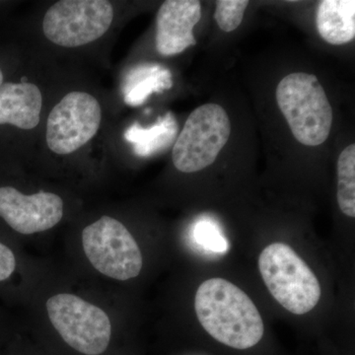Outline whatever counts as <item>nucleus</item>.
<instances>
[{
	"mask_svg": "<svg viewBox=\"0 0 355 355\" xmlns=\"http://www.w3.org/2000/svg\"><path fill=\"white\" fill-rule=\"evenodd\" d=\"M198 321L217 342L236 349H248L265 333L256 305L242 289L223 279L205 280L195 298Z\"/></svg>",
	"mask_w": 355,
	"mask_h": 355,
	"instance_id": "f257e3e1",
	"label": "nucleus"
},
{
	"mask_svg": "<svg viewBox=\"0 0 355 355\" xmlns=\"http://www.w3.org/2000/svg\"><path fill=\"white\" fill-rule=\"evenodd\" d=\"M277 101L294 137L301 144L318 146L328 139L333 109L314 74L297 72L284 77L277 85Z\"/></svg>",
	"mask_w": 355,
	"mask_h": 355,
	"instance_id": "f03ea898",
	"label": "nucleus"
},
{
	"mask_svg": "<svg viewBox=\"0 0 355 355\" xmlns=\"http://www.w3.org/2000/svg\"><path fill=\"white\" fill-rule=\"evenodd\" d=\"M259 270L268 291L284 309L304 315L316 307L321 286L315 273L292 248L273 243L263 250Z\"/></svg>",
	"mask_w": 355,
	"mask_h": 355,
	"instance_id": "7ed1b4c3",
	"label": "nucleus"
},
{
	"mask_svg": "<svg viewBox=\"0 0 355 355\" xmlns=\"http://www.w3.org/2000/svg\"><path fill=\"white\" fill-rule=\"evenodd\" d=\"M46 308L55 330L76 352L99 355L108 349L113 327L99 306L76 294L62 292L49 298Z\"/></svg>",
	"mask_w": 355,
	"mask_h": 355,
	"instance_id": "20e7f679",
	"label": "nucleus"
},
{
	"mask_svg": "<svg viewBox=\"0 0 355 355\" xmlns=\"http://www.w3.org/2000/svg\"><path fill=\"white\" fill-rule=\"evenodd\" d=\"M86 258L97 272L120 282L135 279L141 272L144 257L128 228L110 216H102L83 231Z\"/></svg>",
	"mask_w": 355,
	"mask_h": 355,
	"instance_id": "39448f33",
	"label": "nucleus"
},
{
	"mask_svg": "<svg viewBox=\"0 0 355 355\" xmlns=\"http://www.w3.org/2000/svg\"><path fill=\"white\" fill-rule=\"evenodd\" d=\"M230 135L225 110L217 104L198 107L189 116L173 147L175 167L183 173L202 171L214 164Z\"/></svg>",
	"mask_w": 355,
	"mask_h": 355,
	"instance_id": "423d86ee",
	"label": "nucleus"
},
{
	"mask_svg": "<svg viewBox=\"0 0 355 355\" xmlns=\"http://www.w3.org/2000/svg\"><path fill=\"white\" fill-rule=\"evenodd\" d=\"M114 19L111 2L62 0L51 6L43 20V31L53 44L76 48L92 43L108 31Z\"/></svg>",
	"mask_w": 355,
	"mask_h": 355,
	"instance_id": "0eeeda50",
	"label": "nucleus"
},
{
	"mask_svg": "<svg viewBox=\"0 0 355 355\" xmlns=\"http://www.w3.org/2000/svg\"><path fill=\"white\" fill-rule=\"evenodd\" d=\"M101 121V106L95 97L81 91L70 92L51 110L46 144L60 155L76 153L95 137Z\"/></svg>",
	"mask_w": 355,
	"mask_h": 355,
	"instance_id": "6e6552de",
	"label": "nucleus"
},
{
	"mask_svg": "<svg viewBox=\"0 0 355 355\" xmlns=\"http://www.w3.org/2000/svg\"><path fill=\"white\" fill-rule=\"evenodd\" d=\"M64 200L57 193H21L13 187L0 188V218L15 232L32 235L57 226L64 217Z\"/></svg>",
	"mask_w": 355,
	"mask_h": 355,
	"instance_id": "1a4fd4ad",
	"label": "nucleus"
},
{
	"mask_svg": "<svg viewBox=\"0 0 355 355\" xmlns=\"http://www.w3.org/2000/svg\"><path fill=\"white\" fill-rule=\"evenodd\" d=\"M202 18L198 0H167L156 17V49L163 57L179 55L197 44L193 28Z\"/></svg>",
	"mask_w": 355,
	"mask_h": 355,
	"instance_id": "9d476101",
	"label": "nucleus"
},
{
	"mask_svg": "<svg viewBox=\"0 0 355 355\" xmlns=\"http://www.w3.org/2000/svg\"><path fill=\"white\" fill-rule=\"evenodd\" d=\"M43 97L38 86L29 83L0 85V125L32 130L40 123Z\"/></svg>",
	"mask_w": 355,
	"mask_h": 355,
	"instance_id": "9b49d317",
	"label": "nucleus"
},
{
	"mask_svg": "<svg viewBox=\"0 0 355 355\" xmlns=\"http://www.w3.org/2000/svg\"><path fill=\"white\" fill-rule=\"evenodd\" d=\"M320 36L331 44H345L355 38L354 0H323L317 11Z\"/></svg>",
	"mask_w": 355,
	"mask_h": 355,
	"instance_id": "f8f14e48",
	"label": "nucleus"
},
{
	"mask_svg": "<svg viewBox=\"0 0 355 355\" xmlns=\"http://www.w3.org/2000/svg\"><path fill=\"white\" fill-rule=\"evenodd\" d=\"M178 123L174 114L167 113L148 128H144L139 123H133L125 133V139L133 146L137 155L149 157L163 153L172 146L177 139Z\"/></svg>",
	"mask_w": 355,
	"mask_h": 355,
	"instance_id": "ddd939ff",
	"label": "nucleus"
},
{
	"mask_svg": "<svg viewBox=\"0 0 355 355\" xmlns=\"http://www.w3.org/2000/svg\"><path fill=\"white\" fill-rule=\"evenodd\" d=\"M171 72L161 65L144 64L128 74L123 86L125 102L132 107L140 106L153 93L172 87Z\"/></svg>",
	"mask_w": 355,
	"mask_h": 355,
	"instance_id": "4468645a",
	"label": "nucleus"
},
{
	"mask_svg": "<svg viewBox=\"0 0 355 355\" xmlns=\"http://www.w3.org/2000/svg\"><path fill=\"white\" fill-rule=\"evenodd\" d=\"M338 202L343 214L355 216V146L343 149L338 160Z\"/></svg>",
	"mask_w": 355,
	"mask_h": 355,
	"instance_id": "2eb2a0df",
	"label": "nucleus"
},
{
	"mask_svg": "<svg viewBox=\"0 0 355 355\" xmlns=\"http://www.w3.org/2000/svg\"><path fill=\"white\" fill-rule=\"evenodd\" d=\"M248 0H219L214 13L216 23L224 32H233L241 25Z\"/></svg>",
	"mask_w": 355,
	"mask_h": 355,
	"instance_id": "dca6fc26",
	"label": "nucleus"
},
{
	"mask_svg": "<svg viewBox=\"0 0 355 355\" xmlns=\"http://www.w3.org/2000/svg\"><path fill=\"white\" fill-rule=\"evenodd\" d=\"M195 237L198 244L214 252H222L227 250L226 240L222 237L214 224L207 221L198 223L195 229Z\"/></svg>",
	"mask_w": 355,
	"mask_h": 355,
	"instance_id": "f3484780",
	"label": "nucleus"
},
{
	"mask_svg": "<svg viewBox=\"0 0 355 355\" xmlns=\"http://www.w3.org/2000/svg\"><path fill=\"white\" fill-rule=\"evenodd\" d=\"M17 268L18 261L15 252L6 243L0 241V284L12 279Z\"/></svg>",
	"mask_w": 355,
	"mask_h": 355,
	"instance_id": "a211bd4d",
	"label": "nucleus"
},
{
	"mask_svg": "<svg viewBox=\"0 0 355 355\" xmlns=\"http://www.w3.org/2000/svg\"><path fill=\"white\" fill-rule=\"evenodd\" d=\"M3 83V73H2L1 69H0V85Z\"/></svg>",
	"mask_w": 355,
	"mask_h": 355,
	"instance_id": "6ab92c4d",
	"label": "nucleus"
}]
</instances>
